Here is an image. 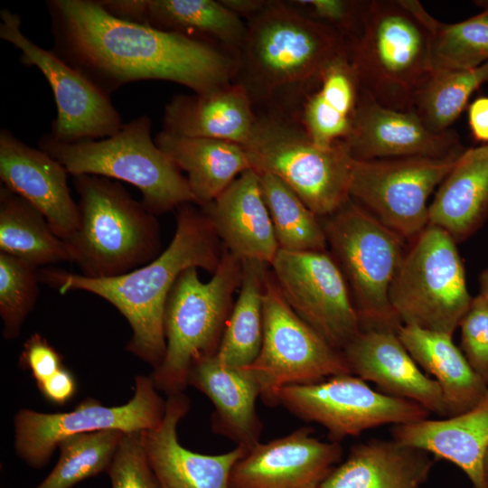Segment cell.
<instances>
[{"label": "cell", "mask_w": 488, "mask_h": 488, "mask_svg": "<svg viewBox=\"0 0 488 488\" xmlns=\"http://www.w3.org/2000/svg\"><path fill=\"white\" fill-rule=\"evenodd\" d=\"M60 59L107 97L130 82L166 80L195 94L233 82L238 54L217 43L117 18L100 0H48Z\"/></svg>", "instance_id": "6da1fadb"}, {"label": "cell", "mask_w": 488, "mask_h": 488, "mask_svg": "<svg viewBox=\"0 0 488 488\" xmlns=\"http://www.w3.org/2000/svg\"><path fill=\"white\" fill-rule=\"evenodd\" d=\"M176 209V226L168 246L149 263L122 276L89 278L62 268H40L41 283L64 295L93 294L112 305L127 321L132 334L127 352L156 369L166 349L164 314L170 291L180 274L197 267L214 273L223 251L210 220L200 207Z\"/></svg>", "instance_id": "7a4b0ae2"}, {"label": "cell", "mask_w": 488, "mask_h": 488, "mask_svg": "<svg viewBox=\"0 0 488 488\" xmlns=\"http://www.w3.org/2000/svg\"><path fill=\"white\" fill-rule=\"evenodd\" d=\"M246 23L233 82L245 89L254 106L270 104L286 92L305 95L325 68L348 52L340 33L288 2L268 1Z\"/></svg>", "instance_id": "3957f363"}, {"label": "cell", "mask_w": 488, "mask_h": 488, "mask_svg": "<svg viewBox=\"0 0 488 488\" xmlns=\"http://www.w3.org/2000/svg\"><path fill=\"white\" fill-rule=\"evenodd\" d=\"M72 183L79 195V222L64 241L79 274L89 278L122 276L163 251L156 215L121 183L91 174L73 175Z\"/></svg>", "instance_id": "277c9868"}, {"label": "cell", "mask_w": 488, "mask_h": 488, "mask_svg": "<svg viewBox=\"0 0 488 488\" xmlns=\"http://www.w3.org/2000/svg\"><path fill=\"white\" fill-rule=\"evenodd\" d=\"M428 13L415 0L366 1L348 58L361 92L382 106L411 110L431 69Z\"/></svg>", "instance_id": "5b68a950"}, {"label": "cell", "mask_w": 488, "mask_h": 488, "mask_svg": "<svg viewBox=\"0 0 488 488\" xmlns=\"http://www.w3.org/2000/svg\"><path fill=\"white\" fill-rule=\"evenodd\" d=\"M241 277L242 261L225 249L208 282L200 279L197 267L176 279L164 314L165 354L150 375L167 397L183 392L195 363L216 355Z\"/></svg>", "instance_id": "8992f818"}, {"label": "cell", "mask_w": 488, "mask_h": 488, "mask_svg": "<svg viewBox=\"0 0 488 488\" xmlns=\"http://www.w3.org/2000/svg\"><path fill=\"white\" fill-rule=\"evenodd\" d=\"M152 120L140 116L124 124L113 136L65 143L48 133L38 146L73 175L91 174L136 186L141 202L155 215L185 203L196 204L186 177L152 139Z\"/></svg>", "instance_id": "52a82bcc"}, {"label": "cell", "mask_w": 488, "mask_h": 488, "mask_svg": "<svg viewBox=\"0 0 488 488\" xmlns=\"http://www.w3.org/2000/svg\"><path fill=\"white\" fill-rule=\"evenodd\" d=\"M244 147L254 170L278 177L317 217L333 214L351 198L353 158L345 143L316 145L294 114L277 108L257 113Z\"/></svg>", "instance_id": "ba28073f"}, {"label": "cell", "mask_w": 488, "mask_h": 488, "mask_svg": "<svg viewBox=\"0 0 488 488\" xmlns=\"http://www.w3.org/2000/svg\"><path fill=\"white\" fill-rule=\"evenodd\" d=\"M322 224L351 290L361 331L398 333L402 323L389 293L406 252L405 239L352 198Z\"/></svg>", "instance_id": "9c48e42d"}, {"label": "cell", "mask_w": 488, "mask_h": 488, "mask_svg": "<svg viewBox=\"0 0 488 488\" xmlns=\"http://www.w3.org/2000/svg\"><path fill=\"white\" fill-rule=\"evenodd\" d=\"M465 279L456 242L427 225L405 252L389 302L402 324L453 336L473 300Z\"/></svg>", "instance_id": "30bf717a"}, {"label": "cell", "mask_w": 488, "mask_h": 488, "mask_svg": "<svg viewBox=\"0 0 488 488\" xmlns=\"http://www.w3.org/2000/svg\"><path fill=\"white\" fill-rule=\"evenodd\" d=\"M248 368L260 386V398L269 406L277 405V394L286 386L351 373L343 352L289 306L269 270L263 296L262 345Z\"/></svg>", "instance_id": "8fae6325"}, {"label": "cell", "mask_w": 488, "mask_h": 488, "mask_svg": "<svg viewBox=\"0 0 488 488\" xmlns=\"http://www.w3.org/2000/svg\"><path fill=\"white\" fill-rule=\"evenodd\" d=\"M166 400L159 395L151 376L137 375L135 391L121 406L107 407L92 398L72 410L43 413L22 408L14 418V449L29 466H45L64 438L89 432L117 429L124 433L158 427L164 417Z\"/></svg>", "instance_id": "7c38bea8"}, {"label": "cell", "mask_w": 488, "mask_h": 488, "mask_svg": "<svg viewBox=\"0 0 488 488\" xmlns=\"http://www.w3.org/2000/svg\"><path fill=\"white\" fill-rule=\"evenodd\" d=\"M307 423L324 427L330 441L339 442L363 431L429 418L421 405L384 394L352 373L311 384L289 385L277 394V405Z\"/></svg>", "instance_id": "4fadbf2b"}, {"label": "cell", "mask_w": 488, "mask_h": 488, "mask_svg": "<svg viewBox=\"0 0 488 488\" xmlns=\"http://www.w3.org/2000/svg\"><path fill=\"white\" fill-rule=\"evenodd\" d=\"M461 154L445 158L353 159L350 197L412 241L428 225L429 196Z\"/></svg>", "instance_id": "5bb4252c"}, {"label": "cell", "mask_w": 488, "mask_h": 488, "mask_svg": "<svg viewBox=\"0 0 488 488\" xmlns=\"http://www.w3.org/2000/svg\"><path fill=\"white\" fill-rule=\"evenodd\" d=\"M272 276L294 312L339 351L361 331L346 278L325 251L279 249Z\"/></svg>", "instance_id": "9a60e30c"}, {"label": "cell", "mask_w": 488, "mask_h": 488, "mask_svg": "<svg viewBox=\"0 0 488 488\" xmlns=\"http://www.w3.org/2000/svg\"><path fill=\"white\" fill-rule=\"evenodd\" d=\"M0 18V38L20 50V62L36 67L52 88L57 116L48 134L53 139L65 143L102 139L123 127L110 98L51 50L40 47L22 33L19 14L4 8Z\"/></svg>", "instance_id": "2e32d148"}, {"label": "cell", "mask_w": 488, "mask_h": 488, "mask_svg": "<svg viewBox=\"0 0 488 488\" xmlns=\"http://www.w3.org/2000/svg\"><path fill=\"white\" fill-rule=\"evenodd\" d=\"M343 457L339 442L322 441L302 427L258 443L235 464L230 488H320Z\"/></svg>", "instance_id": "e0dca14e"}, {"label": "cell", "mask_w": 488, "mask_h": 488, "mask_svg": "<svg viewBox=\"0 0 488 488\" xmlns=\"http://www.w3.org/2000/svg\"><path fill=\"white\" fill-rule=\"evenodd\" d=\"M343 142L356 160L445 158L465 149L454 130L435 133L413 110L382 106L361 92L352 131Z\"/></svg>", "instance_id": "ac0fdd59"}, {"label": "cell", "mask_w": 488, "mask_h": 488, "mask_svg": "<svg viewBox=\"0 0 488 488\" xmlns=\"http://www.w3.org/2000/svg\"><path fill=\"white\" fill-rule=\"evenodd\" d=\"M0 180L35 207L61 239L76 230L79 209L70 194L66 169L6 128L0 130Z\"/></svg>", "instance_id": "d6986e66"}, {"label": "cell", "mask_w": 488, "mask_h": 488, "mask_svg": "<svg viewBox=\"0 0 488 488\" xmlns=\"http://www.w3.org/2000/svg\"><path fill=\"white\" fill-rule=\"evenodd\" d=\"M342 352L351 373L373 382L379 391L414 401L440 418L448 417L440 387L420 370L397 333L361 331Z\"/></svg>", "instance_id": "ffe728a7"}, {"label": "cell", "mask_w": 488, "mask_h": 488, "mask_svg": "<svg viewBox=\"0 0 488 488\" xmlns=\"http://www.w3.org/2000/svg\"><path fill=\"white\" fill-rule=\"evenodd\" d=\"M190 405L183 392L168 396L161 425L142 431L145 455L160 487L230 488L231 470L249 449L236 446L226 453L204 455L183 446L177 427Z\"/></svg>", "instance_id": "44dd1931"}, {"label": "cell", "mask_w": 488, "mask_h": 488, "mask_svg": "<svg viewBox=\"0 0 488 488\" xmlns=\"http://www.w3.org/2000/svg\"><path fill=\"white\" fill-rule=\"evenodd\" d=\"M200 208L229 252L241 261L270 265L279 246L256 170L242 173L214 201Z\"/></svg>", "instance_id": "7402d4cb"}, {"label": "cell", "mask_w": 488, "mask_h": 488, "mask_svg": "<svg viewBox=\"0 0 488 488\" xmlns=\"http://www.w3.org/2000/svg\"><path fill=\"white\" fill-rule=\"evenodd\" d=\"M112 15L217 43L238 54L247 23L215 0H100Z\"/></svg>", "instance_id": "603a6c76"}, {"label": "cell", "mask_w": 488, "mask_h": 488, "mask_svg": "<svg viewBox=\"0 0 488 488\" xmlns=\"http://www.w3.org/2000/svg\"><path fill=\"white\" fill-rule=\"evenodd\" d=\"M206 395L214 410L211 428L236 444L250 449L259 443L263 425L256 410L260 386L249 368H232L216 355L199 361L192 368L188 386Z\"/></svg>", "instance_id": "cb8c5ba5"}, {"label": "cell", "mask_w": 488, "mask_h": 488, "mask_svg": "<svg viewBox=\"0 0 488 488\" xmlns=\"http://www.w3.org/2000/svg\"><path fill=\"white\" fill-rule=\"evenodd\" d=\"M392 438L458 466L473 488H488L483 460L488 450V394L456 416L392 426Z\"/></svg>", "instance_id": "d4e9b609"}, {"label": "cell", "mask_w": 488, "mask_h": 488, "mask_svg": "<svg viewBox=\"0 0 488 488\" xmlns=\"http://www.w3.org/2000/svg\"><path fill=\"white\" fill-rule=\"evenodd\" d=\"M256 121L255 106L248 92L241 85L231 82L209 93L172 98L164 109L163 130L245 146Z\"/></svg>", "instance_id": "484cf974"}, {"label": "cell", "mask_w": 488, "mask_h": 488, "mask_svg": "<svg viewBox=\"0 0 488 488\" xmlns=\"http://www.w3.org/2000/svg\"><path fill=\"white\" fill-rule=\"evenodd\" d=\"M433 465L424 450L372 438L352 446L320 488H421Z\"/></svg>", "instance_id": "4316f807"}, {"label": "cell", "mask_w": 488, "mask_h": 488, "mask_svg": "<svg viewBox=\"0 0 488 488\" xmlns=\"http://www.w3.org/2000/svg\"><path fill=\"white\" fill-rule=\"evenodd\" d=\"M488 217V145L465 148L440 183L428 206V225L457 243L472 236Z\"/></svg>", "instance_id": "83f0119b"}, {"label": "cell", "mask_w": 488, "mask_h": 488, "mask_svg": "<svg viewBox=\"0 0 488 488\" xmlns=\"http://www.w3.org/2000/svg\"><path fill=\"white\" fill-rule=\"evenodd\" d=\"M156 145L187 174L196 205L214 201L242 173L253 169L249 155L239 144L202 137H188L160 131Z\"/></svg>", "instance_id": "f1b7e54d"}, {"label": "cell", "mask_w": 488, "mask_h": 488, "mask_svg": "<svg viewBox=\"0 0 488 488\" xmlns=\"http://www.w3.org/2000/svg\"><path fill=\"white\" fill-rule=\"evenodd\" d=\"M397 333L417 364L440 387L448 417L468 411L487 396V384L471 368L452 335L404 324Z\"/></svg>", "instance_id": "f546056e"}, {"label": "cell", "mask_w": 488, "mask_h": 488, "mask_svg": "<svg viewBox=\"0 0 488 488\" xmlns=\"http://www.w3.org/2000/svg\"><path fill=\"white\" fill-rule=\"evenodd\" d=\"M305 97L302 108L294 115L308 136L323 147L345 141L361 97L348 52L325 68L316 86Z\"/></svg>", "instance_id": "4dcf8cb0"}, {"label": "cell", "mask_w": 488, "mask_h": 488, "mask_svg": "<svg viewBox=\"0 0 488 488\" xmlns=\"http://www.w3.org/2000/svg\"><path fill=\"white\" fill-rule=\"evenodd\" d=\"M0 252L39 268L70 262L68 247L26 200L0 186Z\"/></svg>", "instance_id": "1f68e13d"}, {"label": "cell", "mask_w": 488, "mask_h": 488, "mask_svg": "<svg viewBox=\"0 0 488 488\" xmlns=\"http://www.w3.org/2000/svg\"><path fill=\"white\" fill-rule=\"evenodd\" d=\"M267 265L242 261L239 296L227 321L216 353L218 360L232 368L249 367L257 359L263 340V296Z\"/></svg>", "instance_id": "d6a6232c"}, {"label": "cell", "mask_w": 488, "mask_h": 488, "mask_svg": "<svg viewBox=\"0 0 488 488\" xmlns=\"http://www.w3.org/2000/svg\"><path fill=\"white\" fill-rule=\"evenodd\" d=\"M488 83V61L474 69L432 70L418 90L411 110L435 133L448 131L471 96Z\"/></svg>", "instance_id": "836d02e7"}, {"label": "cell", "mask_w": 488, "mask_h": 488, "mask_svg": "<svg viewBox=\"0 0 488 488\" xmlns=\"http://www.w3.org/2000/svg\"><path fill=\"white\" fill-rule=\"evenodd\" d=\"M258 173L279 249L325 251L327 239L318 217L278 177Z\"/></svg>", "instance_id": "e575fe53"}, {"label": "cell", "mask_w": 488, "mask_h": 488, "mask_svg": "<svg viewBox=\"0 0 488 488\" xmlns=\"http://www.w3.org/2000/svg\"><path fill=\"white\" fill-rule=\"evenodd\" d=\"M124 434L111 429L64 438L58 446L56 465L36 488H72L83 480L107 472Z\"/></svg>", "instance_id": "d590c367"}, {"label": "cell", "mask_w": 488, "mask_h": 488, "mask_svg": "<svg viewBox=\"0 0 488 488\" xmlns=\"http://www.w3.org/2000/svg\"><path fill=\"white\" fill-rule=\"evenodd\" d=\"M427 23L432 70H469L488 61V5L459 23H444L428 14Z\"/></svg>", "instance_id": "8d00e7d4"}, {"label": "cell", "mask_w": 488, "mask_h": 488, "mask_svg": "<svg viewBox=\"0 0 488 488\" xmlns=\"http://www.w3.org/2000/svg\"><path fill=\"white\" fill-rule=\"evenodd\" d=\"M40 268L0 252V317L2 335L14 340L33 310L40 288Z\"/></svg>", "instance_id": "74e56055"}, {"label": "cell", "mask_w": 488, "mask_h": 488, "mask_svg": "<svg viewBox=\"0 0 488 488\" xmlns=\"http://www.w3.org/2000/svg\"><path fill=\"white\" fill-rule=\"evenodd\" d=\"M107 474L111 488H161L148 463L142 431L124 434Z\"/></svg>", "instance_id": "f35d334b"}, {"label": "cell", "mask_w": 488, "mask_h": 488, "mask_svg": "<svg viewBox=\"0 0 488 488\" xmlns=\"http://www.w3.org/2000/svg\"><path fill=\"white\" fill-rule=\"evenodd\" d=\"M288 3L309 18L336 31L349 44L360 33L366 1L296 0Z\"/></svg>", "instance_id": "ab89813d"}, {"label": "cell", "mask_w": 488, "mask_h": 488, "mask_svg": "<svg viewBox=\"0 0 488 488\" xmlns=\"http://www.w3.org/2000/svg\"><path fill=\"white\" fill-rule=\"evenodd\" d=\"M460 350L471 368L488 386V306L477 295L463 316Z\"/></svg>", "instance_id": "60d3db41"}, {"label": "cell", "mask_w": 488, "mask_h": 488, "mask_svg": "<svg viewBox=\"0 0 488 488\" xmlns=\"http://www.w3.org/2000/svg\"><path fill=\"white\" fill-rule=\"evenodd\" d=\"M19 366L29 371L39 383L63 367L62 356L46 338L35 333L23 344Z\"/></svg>", "instance_id": "b9f144b4"}, {"label": "cell", "mask_w": 488, "mask_h": 488, "mask_svg": "<svg viewBox=\"0 0 488 488\" xmlns=\"http://www.w3.org/2000/svg\"><path fill=\"white\" fill-rule=\"evenodd\" d=\"M37 386L47 400L60 406L70 401L77 390L75 377L64 366L46 380L37 383Z\"/></svg>", "instance_id": "7bdbcfd3"}, {"label": "cell", "mask_w": 488, "mask_h": 488, "mask_svg": "<svg viewBox=\"0 0 488 488\" xmlns=\"http://www.w3.org/2000/svg\"><path fill=\"white\" fill-rule=\"evenodd\" d=\"M468 126L472 137L488 145V96H481L467 106Z\"/></svg>", "instance_id": "ee69618b"}, {"label": "cell", "mask_w": 488, "mask_h": 488, "mask_svg": "<svg viewBox=\"0 0 488 488\" xmlns=\"http://www.w3.org/2000/svg\"><path fill=\"white\" fill-rule=\"evenodd\" d=\"M221 2L239 17L247 22L259 14L267 5V0H221Z\"/></svg>", "instance_id": "f6af8a7d"}, {"label": "cell", "mask_w": 488, "mask_h": 488, "mask_svg": "<svg viewBox=\"0 0 488 488\" xmlns=\"http://www.w3.org/2000/svg\"><path fill=\"white\" fill-rule=\"evenodd\" d=\"M479 296L483 299L488 306V267L483 269L479 276Z\"/></svg>", "instance_id": "bcb514c9"}, {"label": "cell", "mask_w": 488, "mask_h": 488, "mask_svg": "<svg viewBox=\"0 0 488 488\" xmlns=\"http://www.w3.org/2000/svg\"><path fill=\"white\" fill-rule=\"evenodd\" d=\"M483 474H484L486 484L488 486V450L486 452V455L483 460Z\"/></svg>", "instance_id": "7dc6e473"}]
</instances>
